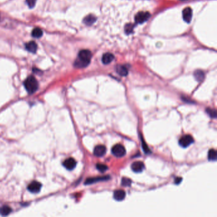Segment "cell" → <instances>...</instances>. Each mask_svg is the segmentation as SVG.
<instances>
[{"instance_id":"6da1fadb","label":"cell","mask_w":217,"mask_h":217,"mask_svg":"<svg viewBox=\"0 0 217 217\" xmlns=\"http://www.w3.org/2000/svg\"><path fill=\"white\" fill-rule=\"evenodd\" d=\"M92 53L89 50H82L78 53V58L74 62V66L77 68L87 67L90 62Z\"/></svg>"},{"instance_id":"ac0fdd59","label":"cell","mask_w":217,"mask_h":217,"mask_svg":"<svg viewBox=\"0 0 217 217\" xmlns=\"http://www.w3.org/2000/svg\"><path fill=\"white\" fill-rule=\"evenodd\" d=\"M12 212V209L8 206H3L0 208V213L3 216H7Z\"/></svg>"},{"instance_id":"30bf717a","label":"cell","mask_w":217,"mask_h":217,"mask_svg":"<svg viewBox=\"0 0 217 217\" xmlns=\"http://www.w3.org/2000/svg\"><path fill=\"white\" fill-rule=\"evenodd\" d=\"M110 179L109 176H101V177H96V178H87L85 180V185H90L97 183L99 182H101V181H106Z\"/></svg>"},{"instance_id":"8fae6325","label":"cell","mask_w":217,"mask_h":217,"mask_svg":"<svg viewBox=\"0 0 217 217\" xmlns=\"http://www.w3.org/2000/svg\"><path fill=\"white\" fill-rule=\"evenodd\" d=\"M106 152V148L104 145H98L94 149V154L96 157H103Z\"/></svg>"},{"instance_id":"277c9868","label":"cell","mask_w":217,"mask_h":217,"mask_svg":"<svg viewBox=\"0 0 217 217\" xmlns=\"http://www.w3.org/2000/svg\"><path fill=\"white\" fill-rule=\"evenodd\" d=\"M150 17V13L148 12H139L135 15V22L137 24H142L147 21Z\"/></svg>"},{"instance_id":"484cf974","label":"cell","mask_w":217,"mask_h":217,"mask_svg":"<svg viewBox=\"0 0 217 217\" xmlns=\"http://www.w3.org/2000/svg\"><path fill=\"white\" fill-rule=\"evenodd\" d=\"M142 146H143V148L144 152H145L146 153H150V150H149L147 144L143 141V140H142Z\"/></svg>"},{"instance_id":"ba28073f","label":"cell","mask_w":217,"mask_h":217,"mask_svg":"<svg viewBox=\"0 0 217 217\" xmlns=\"http://www.w3.org/2000/svg\"><path fill=\"white\" fill-rule=\"evenodd\" d=\"M144 164L141 161H136L134 162L131 165V169H132L134 173H141L144 169Z\"/></svg>"},{"instance_id":"83f0119b","label":"cell","mask_w":217,"mask_h":217,"mask_svg":"<svg viewBox=\"0 0 217 217\" xmlns=\"http://www.w3.org/2000/svg\"><path fill=\"white\" fill-rule=\"evenodd\" d=\"M180 1H186V0H180Z\"/></svg>"},{"instance_id":"cb8c5ba5","label":"cell","mask_w":217,"mask_h":217,"mask_svg":"<svg viewBox=\"0 0 217 217\" xmlns=\"http://www.w3.org/2000/svg\"><path fill=\"white\" fill-rule=\"evenodd\" d=\"M134 25L133 24H128L125 26V32L128 34H130L133 32V28H134Z\"/></svg>"},{"instance_id":"5b68a950","label":"cell","mask_w":217,"mask_h":217,"mask_svg":"<svg viewBox=\"0 0 217 217\" xmlns=\"http://www.w3.org/2000/svg\"><path fill=\"white\" fill-rule=\"evenodd\" d=\"M194 142V138L191 135H185L179 140V144L183 148L189 147Z\"/></svg>"},{"instance_id":"d6986e66","label":"cell","mask_w":217,"mask_h":217,"mask_svg":"<svg viewBox=\"0 0 217 217\" xmlns=\"http://www.w3.org/2000/svg\"><path fill=\"white\" fill-rule=\"evenodd\" d=\"M32 36L34 38H39L42 37L43 35V31L39 28H34L32 31Z\"/></svg>"},{"instance_id":"52a82bcc","label":"cell","mask_w":217,"mask_h":217,"mask_svg":"<svg viewBox=\"0 0 217 217\" xmlns=\"http://www.w3.org/2000/svg\"><path fill=\"white\" fill-rule=\"evenodd\" d=\"M65 168L69 171H71L75 168L76 166V161L73 159V158H68V159H66L62 163Z\"/></svg>"},{"instance_id":"e0dca14e","label":"cell","mask_w":217,"mask_h":217,"mask_svg":"<svg viewBox=\"0 0 217 217\" xmlns=\"http://www.w3.org/2000/svg\"><path fill=\"white\" fill-rule=\"evenodd\" d=\"M194 77L198 82H201V81L205 78V73L201 70H196L194 72Z\"/></svg>"},{"instance_id":"5bb4252c","label":"cell","mask_w":217,"mask_h":217,"mask_svg":"<svg viewBox=\"0 0 217 217\" xmlns=\"http://www.w3.org/2000/svg\"><path fill=\"white\" fill-rule=\"evenodd\" d=\"M114 59V54L108 52V53L103 54V57H102V62L103 64L108 65V64H110V62H111Z\"/></svg>"},{"instance_id":"2e32d148","label":"cell","mask_w":217,"mask_h":217,"mask_svg":"<svg viewBox=\"0 0 217 217\" xmlns=\"http://www.w3.org/2000/svg\"><path fill=\"white\" fill-rule=\"evenodd\" d=\"M116 71L117 73L120 76H127L128 74V67L124 65H118L116 67Z\"/></svg>"},{"instance_id":"7c38bea8","label":"cell","mask_w":217,"mask_h":217,"mask_svg":"<svg viewBox=\"0 0 217 217\" xmlns=\"http://www.w3.org/2000/svg\"><path fill=\"white\" fill-rule=\"evenodd\" d=\"M125 197V192L123 190H117L114 193V198L116 201H121Z\"/></svg>"},{"instance_id":"7402d4cb","label":"cell","mask_w":217,"mask_h":217,"mask_svg":"<svg viewBox=\"0 0 217 217\" xmlns=\"http://www.w3.org/2000/svg\"><path fill=\"white\" fill-rule=\"evenodd\" d=\"M206 111L207 114L210 115L211 118H216V111L214 109H211V108H206Z\"/></svg>"},{"instance_id":"4316f807","label":"cell","mask_w":217,"mask_h":217,"mask_svg":"<svg viewBox=\"0 0 217 217\" xmlns=\"http://www.w3.org/2000/svg\"><path fill=\"white\" fill-rule=\"evenodd\" d=\"M182 178H176V179H175V180H174V183H176V184H179L181 182H182Z\"/></svg>"},{"instance_id":"8992f818","label":"cell","mask_w":217,"mask_h":217,"mask_svg":"<svg viewBox=\"0 0 217 217\" xmlns=\"http://www.w3.org/2000/svg\"><path fill=\"white\" fill-rule=\"evenodd\" d=\"M42 188V184L37 181H33L31 183L29 184L28 186V191L33 194H37L40 192V190Z\"/></svg>"},{"instance_id":"3957f363","label":"cell","mask_w":217,"mask_h":217,"mask_svg":"<svg viewBox=\"0 0 217 217\" xmlns=\"http://www.w3.org/2000/svg\"><path fill=\"white\" fill-rule=\"evenodd\" d=\"M111 152L117 157H122L125 155L126 150L124 146L120 144H117L112 147Z\"/></svg>"},{"instance_id":"44dd1931","label":"cell","mask_w":217,"mask_h":217,"mask_svg":"<svg viewBox=\"0 0 217 217\" xmlns=\"http://www.w3.org/2000/svg\"><path fill=\"white\" fill-rule=\"evenodd\" d=\"M96 168L98 171H99L101 173L105 172V171H106L108 169V166L105 164H96Z\"/></svg>"},{"instance_id":"d4e9b609","label":"cell","mask_w":217,"mask_h":217,"mask_svg":"<svg viewBox=\"0 0 217 217\" xmlns=\"http://www.w3.org/2000/svg\"><path fill=\"white\" fill-rule=\"evenodd\" d=\"M26 3L28 4V7L30 8H33L35 4H36V2H37V0H26Z\"/></svg>"},{"instance_id":"603a6c76","label":"cell","mask_w":217,"mask_h":217,"mask_svg":"<svg viewBox=\"0 0 217 217\" xmlns=\"http://www.w3.org/2000/svg\"><path fill=\"white\" fill-rule=\"evenodd\" d=\"M132 183V181L128 178H123L122 180V185L125 187H130Z\"/></svg>"},{"instance_id":"9a60e30c","label":"cell","mask_w":217,"mask_h":217,"mask_svg":"<svg viewBox=\"0 0 217 217\" xmlns=\"http://www.w3.org/2000/svg\"><path fill=\"white\" fill-rule=\"evenodd\" d=\"M96 19H97V18L95 17L94 15L90 14V15H87L86 17L84 18V20H83V22H84V23L85 25L91 26L96 21Z\"/></svg>"},{"instance_id":"ffe728a7","label":"cell","mask_w":217,"mask_h":217,"mask_svg":"<svg viewBox=\"0 0 217 217\" xmlns=\"http://www.w3.org/2000/svg\"><path fill=\"white\" fill-rule=\"evenodd\" d=\"M216 152L214 149H211L208 152V159L210 161H215L216 160Z\"/></svg>"},{"instance_id":"7a4b0ae2","label":"cell","mask_w":217,"mask_h":217,"mask_svg":"<svg viewBox=\"0 0 217 217\" xmlns=\"http://www.w3.org/2000/svg\"><path fill=\"white\" fill-rule=\"evenodd\" d=\"M24 85L29 94H33L38 90L39 85L37 80L33 76H29L25 80Z\"/></svg>"},{"instance_id":"9c48e42d","label":"cell","mask_w":217,"mask_h":217,"mask_svg":"<svg viewBox=\"0 0 217 217\" xmlns=\"http://www.w3.org/2000/svg\"><path fill=\"white\" fill-rule=\"evenodd\" d=\"M183 19L187 23H190L192 19V10L190 7L185 8L183 10Z\"/></svg>"},{"instance_id":"4fadbf2b","label":"cell","mask_w":217,"mask_h":217,"mask_svg":"<svg viewBox=\"0 0 217 217\" xmlns=\"http://www.w3.org/2000/svg\"><path fill=\"white\" fill-rule=\"evenodd\" d=\"M26 48L27 51L31 53H36L38 49V45L34 42H29L26 44Z\"/></svg>"}]
</instances>
